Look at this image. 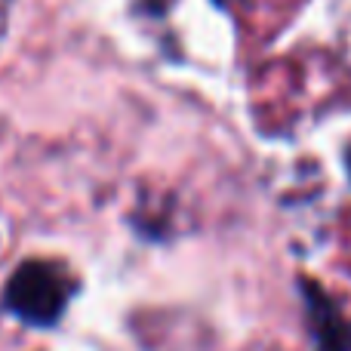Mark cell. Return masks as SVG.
<instances>
[{
  "label": "cell",
  "mask_w": 351,
  "mask_h": 351,
  "mask_svg": "<svg viewBox=\"0 0 351 351\" xmlns=\"http://www.w3.org/2000/svg\"><path fill=\"white\" fill-rule=\"evenodd\" d=\"M346 170H348V179H351V145H348V152H346Z\"/></svg>",
  "instance_id": "3957f363"
},
{
  "label": "cell",
  "mask_w": 351,
  "mask_h": 351,
  "mask_svg": "<svg viewBox=\"0 0 351 351\" xmlns=\"http://www.w3.org/2000/svg\"><path fill=\"white\" fill-rule=\"evenodd\" d=\"M299 293L315 351H351V321L339 302L311 278H299Z\"/></svg>",
  "instance_id": "7a4b0ae2"
},
{
  "label": "cell",
  "mask_w": 351,
  "mask_h": 351,
  "mask_svg": "<svg viewBox=\"0 0 351 351\" xmlns=\"http://www.w3.org/2000/svg\"><path fill=\"white\" fill-rule=\"evenodd\" d=\"M216 6H231V3H241V0H213Z\"/></svg>",
  "instance_id": "277c9868"
},
{
  "label": "cell",
  "mask_w": 351,
  "mask_h": 351,
  "mask_svg": "<svg viewBox=\"0 0 351 351\" xmlns=\"http://www.w3.org/2000/svg\"><path fill=\"white\" fill-rule=\"evenodd\" d=\"M68 299H71V284L65 271L43 259L19 265L3 290L6 308L31 327H53L65 315Z\"/></svg>",
  "instance_id": "6da1fadb"
}]
</instances>
